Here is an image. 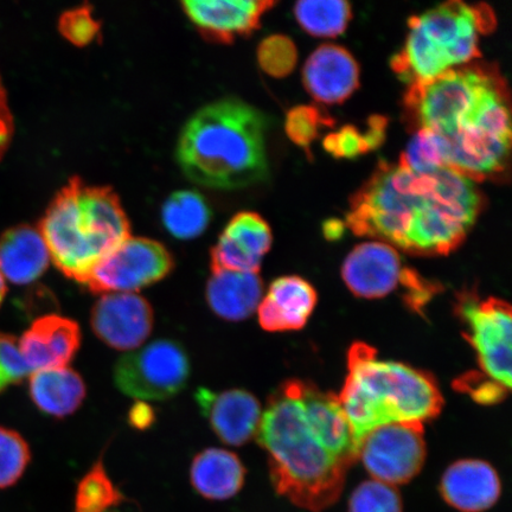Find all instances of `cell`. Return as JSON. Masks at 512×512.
<instances>
[{"mask_svg": "<svg viewBox=\"0 0 512 512\" xmlns=\"http://www.w3.org/2000/svg\"><path fill=\"white\" fill-rule=\"evenodd\" d=\"M59 31L74 46L86 47L100 37L101 24L93 16L88 4L63 12L59 21Z\"/></svg>", "mask_w": 512, "mask_h": 512, "instance_id": "obj_33", "label": "cell"}, {"mask_svg": "<svg viewBox=\"0 0 512 512\" xmlns=\"http://www.w3.org/2000/svg\"><path fill=\"white\" fill-rule=\"evenodd\" d=\"M495 27L494 11L488 5L441 4L409 18L406 42L390 66L408 86L430 81L478 59L479 36Z\"/></svg>", "mask_w": 512, "mask_h": 512, "instance_id": "obj_6", "label": "cell"}, {"mask_svg": "<svg viewBox=\"0 0 512 512\" xmlns=\"http://www.w3.org/2000/svg\"><path fill=\"white\" fill-rule=\"evenodd\" d=\"M155 324L149 302L134 293L104 294L91 312L96 337L108 347L131 351L144 344Z\"/></svg>", "mask_w": 512, "mask_h": 512, "instance_id": "obj_13", "label": "cell"}, {"mask_svg": "<svg viewBox=\"0 0 512 512\" xmlns=\"http://www.w3.org/2000/svg\"><path fill=\"white\" fill-rule=\"evenodd\" d=\"M275 5L277 3L268 0H187L182 8L208 40L230 43L258 30L261 18Z\"/></svg>", "mask_w": 512, "mask_h": 512, "instance_id": "obj_16", "label": "cell"}, {"mask_svg": "<svg viewBox=\"0 0 512 512\" xmlns=\"http://www.w3.org/2000/svg\"><path fill=\"white\" fill-rule=\"evenodd\" d=\"M439 490L444 501L459 512H485L501 497L502 483L489 463L463 459L448 467Z\"/></svg>", "mask_w": 512, "mask_h": 512, "instance_id": "obj_19", "label": "cell"}, {"mask_svg": "<svg viewBox=\"0 0 512 512\" xmlns=\"http://www.w3.org/2000/svg\"><path fill=\"white\" fill-rule=\"evenodd\" d=\"M246 469L235 453L211 447L197 454L190 467V482L198 495L227 501L245 485Z\"/></svg>", "mask_w": 512, "mask_h": 512, "instance_id": "obj_23", "label": "cell"}, {"mask_svg": "<svg viewBox=\"0 0 512 512\" xmlns=\"http://www.w3.org/2000/svg\"><path fill=\"white\" fill-rule=\"evenodd\" d=\"M6 294H8V285H6V280L4 279L2 273H0V307H2L4 303Z\"/></svg>", "mask_w": 512, "mask_h": 512, "instance_id": "obj_40", "label": "cell"}, {"mask_svg": "<svg viewBox=\"0 0 512 512\" xmlns=\"http://www.w3.org/2000/svg\"><path fill=\"white\" fill-rule=\"evenodd\" d=\"M343 223L338 221H330L325 224L324 232L326 238L335 239L342 235Z\"/></svg>", "mask_w": 512, "mask_h": 512, "instance_id": "obj_39", "label": "cell"}, {"mask_svg": "<svg viewBox=\"0 0 512 512\" xmlns=\"http://www.w3.org/2000/svg\"><path fill=\"white\" fill-rule=\"evenodd\" d=\"M195 399L211 430L223 444L243 446L258 433L261 405L247 390L228 389L217 393L198 388Z\"/></svg>", "mask_w": 512, "mask_h": 512, "instance_id": "obj_15", "label": "cell"}, {"mask_svg": "<svg viewBox=\"0 0 512 512\" xmlns=\"http://www.w3.org/2000/svg\"><path fill=\"white\" fill-rule=\"evenodd\" d=\"M264 284L258 273L213 272L206 287L210 310L227 322H242L258 310Z\"/></svg>", "mask_w": 512, "mask_h": 512, "instance_id": "obj_22", "label": "cell"}, {"mask_svg": "<svg viewBox=\"0 0 512 512\" xmlns=\"http://www.w3.org/2000/svg\"><path fill=\"white\" fill-rule=\"evenodd\" d=\"M256 437L277 494L311 512L338 501L360 448L338 396L304 380L275 390Z\"/></svg>", "mask_w": 512, "mask_h": 512, "instance_id": "obj_1", "label": "cell"}, {"mask_svg": "<svg viewBox=\"0 0 512 512\" xmlns=\"http://www.w3.org/2000/svg\"><path fill=\"white\" fill-rule=\"evenodd\" d=\"M303 82L320 104H343L360 87V67L347 49L324 44L307 59Z\"/></svg>", "mask_w": 512, "mask_h": 512, "instance_id": "obj_18", "label": "cell"}, {"mask_svg": "<svg viewBox=\"0 0 512 512\" xmlns=\"http://www.w3.org/2000/svg\"><path fill=\"white\" fill-rule=\"evenodd\" d=\"M15 134V120L9 105L8 92L0 76V162L8 152Z\"/></svg>", "mask_w": 512, "mask_h": 512, "instance_id": "obj_37", "label": "cell"}, {"mask_svg": "<svg viewBox=\"0 0 512 512\" xmlns=\"http://www.w3.org/2000/svg\"><path fill=\"white\" fill-rule=\"evenodd\" d=\"M49 264V251L38 228L21 224L0 235V273L11 284H34Z\"/></svg>", "mask_w": 512, "mask_h": 512, "instance_id": "obj_21", "label": "cell"}, {"mask_svg": "<svg viewBox=\"0 0 512 512\" xmlns=\"http://www.w3.org/2000/svg\"><path fill=\"white\" fill-rule=\"evenodd\" d=\"M50 260L64 277L86 283L95 266L130 238L131 227L111 188L69 179L38 227Z\"/></svg>", "mask_w": 512, "mask_h": 512, "instance_id": "obj_5", "label": "cell"}, {"mask_svg": "<svg viewBox=\"0 0 512 512\" xmlns=\"http://www.w3.org/2000/svg\"><path fill=\"white\" fill-rule=\"evenodd\" d=\"M174 267V256L162 243L130 236L95 266L83 286L102 296L132 293L168 277Z\"/></svg>", "mask_w": 512, "mask_h": 512, "instance_id": "obj_11", "label": "cell"}, {"mask_svg": "<svg viewBox=\"0 0 512 512\" xmlns=\"http://www.w3.org/2000/svg\"><path fill=\"white\" fill-rule=\"evenodd\" d=\"M323 146L325 151L335 158L354 159L374 151L367 133H362L351 125L330 133L329 136L325 137Z\"/></svg>", "mask_w": 512, "mask_h": 512, "instance_id": "obj_35", "label": "cell"}, {"mask_svg": "<svg viewBox=\"0 0 512 512\" xmlns=\"http://www.w3.org/2000/svg\"><path fill=\"white\" fill-rule=\"evenodd\" d=\"M483 209L476 183L444 168L418 175L381 160L352 195L347 226L415 255H448L463 245Z\"/></svg>", "mask_w": 512, "mask_h": 512, "instance_id": "obj_2", "label": "cell"}, {"mask_svg": "<svg viewBox=\"0 0 512 512\" xmlns=\"http://www.w3.org/2000/svg\"><path fill=\"white\" fill-rule=\"evenodd\" d=\"M317 299L315 287L298 275L274 280L258 307L261 328L268 332L303 329Z\"/></svg>", "mask_w": 512, "mask_h": 512, "instance_id": "obj_20", "label": "cell"}, {"mask_svg": "<svg viewBox=\"0 0 512 512\" xmlns=\"http://www.w3.org/2000/svg\"><path fill=\"white\" fill-rule=\"evenodd\" d=\"M456 388L472 396L483 405H494L505 398L509 390L482 373H470L456 381Z\"/></svg>", "mask_w": 512, "mask_h": 512, "instance_id": "obj_36", "label": "cell"}, {"mask_svg": "<svg viewBox=\"0 0 512 512\" xmlns=\"http://www.w3.org/2000/svg\"><path fill=\"white\" fill-rule=\"evenodd\" d=\"M358 447L376 428L437 418L444 407L437 381L405 363L384 361L370 345L356 342L348 354V376L338 396Z\"/></svg>", "mask_w": 512, "mask_h": 512, "instance_id": "obj_4", "label": "cell"}, {"mask_svg": "<svg viewBox=\"0 0 512 512\" xmlns=\"http://www.w3.org/2000/svg\"><path fill=\"white\" fill-rule=\"evenodd\" d=\"M334 125V119L315 106H297L287 113L285 131L294 144L310 153V146L324 127Z\"/></svg>", "mask_w": 512, "mask_h": 512, "instance_id": "obj_31", "label": "cell"}, {"mask_svg": "<svg viewBox=\"0 0 512 512\" xmlns=\"http://www.w3.org/2000/svg\"><path fill=\"white\" fill-rule=\"evenodd\" d=\"M444 140L446 168L473 182L503 175L511 149L510 98L498 68Z\"/></svg>", "mask_w": 512, "mask_h": 512, "instance_id": "obj_7", "label": "cell"}, {"mask_svg": "<svg viewBox=\"0 0 512 512\" xmlns=\"http://www.w3.org/2000/svg\"><path fill=\"white\" fill-rule=\"evenodd\" d=\"M298 51L290 37L273 35L265 38L258 48V62L272 78H286L296 68Z\"/></svg>", "mask_w": 512, "mask_h": 512, "instance_id": "obj_32", "label": "cell"}, {"mask_svg": "<svg viewBox=\"0 0 512 512\" xmlns=\"http://www.w3.org/2000/svg\"><path fill=\"white\" fill-rule=\"evenodd\" d=\"M29 395L38 411L63 419L78 411L87 388L81 375L68 367L38 370L30 374Z\"/></svg>", "mask_w": 512, "mask_h": 512, "instance_id": "obj_24", "label": "cell"}, {"mask_svg": "<svg viewBox=\"0 0 512 512\" xmlns=\"http://www.w3.org/2000/svg\"><path fill=\"white\" fill-rule=\"evenodd\" d=\"M30 462L28 441L17 431L0 426V490L16 485Z\"/></svg>", "mask_w": 512, "mask_h": 512, "instance_id": "obj_29", "label": "cell"}, {"mask_svg": "<svg viewBox=\"0 0 512 512\" xmlns=\"http://www.w3.org/2000/svg\"><path fill=\"white\" fill-rule=\"evenodd\" d=\"M272 242L268 223L259 214L243 211L229 221L211 249V271L258 273Z\"/></svg>", "mask_w": 512, "mask_h": 512, "instance_id": "obj_14", "label": "cell"}, {"mask_svg": "<svg viewBox=\"0 0 512 512\" xmlns=\"http://www.w3.org/2000/svg\"><path fill=\"white\" fill-rule=\"evenodd\" d=\"M166 230L178 240H192L204 233L211 220V209L201 194L192 190L176 191L162 208Z\"/></svg>", "mask_w": 512, "mask_h": 512, "instance_id": "obj_25", "label": "cell"}, {"mask_svg": "<svg viewBox=\"0 0 512 512\" xmlns=\"http://www.w3.org/2000/svg\"><path fill=\"white\" fill-rule=\"evenodd\" d=\"M155 420V411L142 401L137 402L136 405L131 408L130 413H128V421H130V425L137 428V430H146V428H150Z\"/></svg>", "mask_w": 512, "mask_h": 512, "instance_id": "obj_38", "label": "cell"}, {"mask_svg": "<svg viewBox=\"0 0 512 512\" xmlns=\"http://www.w3.org/2000/svg\"><path fill=\"white\" fill-rule=\"evenodd\" d=\"M82 334L75 320L59 315L37 318L18 339L31 373L66 368L80 349Z\"/></svg>", "mask_w": 512, "mask_h": 512, "instance_id": "obj_17", "label": "cell"}, {"mask_svg": "<svg viewBox=\"0 0 512 512\" xmlns=\"http://www.w3.org/2000/svg\"><path fill=\"white\" fill-rule=\"evenodd\" d=\"M191 375L187 349L174 339H158L132 351L114 366V384L140 401H166L183 392Z\"/></svg>", "mask_w": 512, "mask_h": 512, "instance_id": "obj_8", "label": "cell"}, {"mask_svg": "<svg viewBox=\"0 0 512 512\" xmlns=\"http://www.w3.org/2000/svg\"><path fill=\"white\" fill-rule=\"evenodd\" d=\"M294 16L307 34L335 38L347 30L352 10L343 0H305L294 6Z\"/></svg>", "mask_w": 512, "mask_h": 512, "instance_id": "obj_26", "label": "cell"}, {"mask_svg": "<svg viewBox=\"0 0 512 512\" xmlns=\"http://www.w3.org/2000/svg\"><path fill=\"white\" fill-rule=\"evenodd\" d=\"M342 278L356 297L367 299L386 297L403 286L407 303L416 311L437 291L418 272L403 265L394 247L383 242H366L352 249L343 262Z\"/></svg>", "mask_w": 512, "mask_h": 512, "instance_id": "obj_9", "label": "cell"}, {"mask_svg": "<svg viewBox=\"0 0 512 512\" xmlns=\"http://www.w3.org/2000/svg\"><path fill=\"white\" fill-rule=\"evenodd\" d=\"M427 456L424 425L398 422L376 428L361 440L358 459L371 477L398 486L411 482L422 470Z\"/></svg>", "mask_w": 512, "mask_h": 512, "instance_id": "obj_12", "label": "cell"}, {"mask_svg": "<svg viewBox=\"0 0 512 512\" xmlns=\"http://www.w3.org/2000/svg\"><path fill=\"white\" fill-rule=\"evenodd\" d=\"M399 165L418 175H431L446 168L444 140L430 131H416L402 153Z\"/></svg>", "mask_w": 512, "mask_h": 512, "instance_id": "obj_28", "label": "cell"}, {"mask_svg": "<svg viewBox=\"0 0 512 512\" xmlns=\"http://www.w3.org/2000/svg\"><path fill=\"white\" fill-rule=\"evenodd\" d=\"M349 512H403L402 498L395 486L367 480L352 492Z\"/></svg>", "mask_w": 512, "mask_h": 512, "instance_id": "obj_30", "label": "cell"}, {"mask_svg": "<svg viewBox=\"0 0 512 512\" xmlns=\"http://www.w3.org/2000/svg\"><path fill=\"white\" fill-rule=\"evenodd\" d=\"M31 374L25 363L18 338L0 331V395L22 384Z\"/></svg>", "mask_w": 512, "mask_h": 512, "instance_id": "obj_34", "label": "cell"}, {"mask_svg": "<svg viewBox=\"0 0 512 512\" xmlns=\"http://www.w3.org/2000/svg\"><path fill=\"white\" fill-rule=\"evenodd\" d=\"M124 499L99 459L78 485L74 512H110Z\"/></svg>", "mask_w": 512, "mask_h": 512, "instance_id": "obj_27", "label": "cell"}, {"mask_svg": "<svg viewBox=\"0 0 512 512\" xmlns=\"http://www.w3.org/2000/svg\"><path fill=\"white\" fill-rule=\"evenodd\" d=\"M457 316L464 337L475 349L482 374L511 388V307L495 297L480 299L476 291L457 294Z\"/></svg>", "mask_w": 512, "mask_h": 512, "instance_id": "obj_10", "label": "cell"}, {"mask_svg": "<svg viewBox=\"0 0 512 512\" xmlns=\"http://www.w3.org/2000/svg\"><path fill=\"white\" fill-rule=\"evenodd\" d=\"M266 115L236 98L211 102L184 125L176 157L183 174L202 187L233 190L268 177Z\"/></svg>", "mask_w": 512, "mask_h": 512, "instance_id": "obj_3", "label": "cell"}]
</instances>
